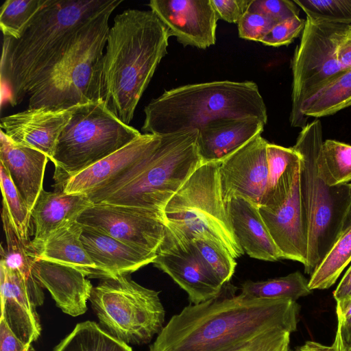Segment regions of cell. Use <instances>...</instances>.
<instances>
[{
	"mask_svg": "<svg viewBox=\"0 0 351 351\" xmlns=\"http://www.w3.org/2000/svg\"><path fill=\"white\" fill-rule=\"evenodd\" d=\"M350 191H351V183H350ZM350 228H351V201H350L349 210H348V214L346 215V221L344 223L343 232H345L346 230H348Z\"/></svg>",
	"mask_w": 351,
	"mask_h": 351,
	"instance_id": "cell-47",
	"label": "cell"
},
{
	"mask_svg": "<svg viewBox=\"0 0 351 351\" xmlns=\"http://www.w3.org/2000/svg\"><path fill=\"white\" fill-rule=\"evenodd\" d=\"M25 351H36L33 346L30 344Z\"/></svg>",
	"mask_w": 351,
	"mask_h": 351,
	"instance_id": "cell-50",
	"label": "cell"
},
{
	"mask_svg": "<svg viewBox=\"0 0 351 351\" xmlns=\"http://www.w3.org/2000/svg\"><path fill=\"white\" fill-rule=\"evenodd\" d=\"M160 141V135L142 134L121 149L73 176L63 192L86 194L93 204H100L143 171Z\"/></svg>",
	"mask_w": 351,
	"mask_h": 351,
	"instance_id": "cell-12",
	"label": "cell"
},
{
	"mask_svg": "<svg viewBox=\"0 0 351 351\" xmlns=\"http://www.w3.org/2000/svg\"><path fill=\"white\" fill-rule=\"evenodd\" d=\"M1 219L6 247H1L0 264L9 269L19 271L27 280H35L32 273L35 258L30 252L29 245L20 239L3 206Z\"/></svg>",
	"mask_w": 351,
	"mask_h": 351,
	"instance_id": "cell-32",
	"label": "cell"
},
{
	"mask_svg": "<svg viewBox=\"0 0 351 351\" xmlns=\"http://www.w3.org/2000/svg\"><path fill=\"white\" fill-rule=\"evenodd\" d=\"M267 143L258 134L219 164V180L225 204L234 197H241L258 206L261 205L268 180Z\"/></svg>",
	"mask_w": 351,
	"mask_h": 351,
	"instance_id": "cell-15",
	"label": "cell"
},
{
	"mask_svg": "<svg viewBox=\"0 0 351 351\" xmlns=\"http://www.w3.org/2000/svg\"><path fill=\"white\" fill-rule=\"evenodd\" d=\"M153 264L186 291L191 304L215 298L223 289V285L206 267L193 241L176 235L166 226Z\"/></svg>",
	"mask_w": 351,
	"mask_h": 351,
	"instance_id": "cell-14",
	"label": "cell"
},
{
	"mask_svg": "<svg viewBox=\"0 0 351 351\" xmlns=\"http://www.w3.org/2000/svg\"><path fill=\"white\" fill-rule=\"evenodd\" d=\"M351 262V228L342 233L308 280V287L327 289Z\"/></svg>",
	"mask_w": 351,
	"mask_h": 351,
	"instance_id": "cell-30",
	"label": "cell"
},
{
	"mask_svg": "<svg viewBox=\"0 0 351 351\" xmlns=\"http://www.w3.org/2000/svg\"><path fill=\"white\" fill-rule=\"evenodd\" d=\"M292 332L288 330L270 332L245 342L228 351H276L285 343L290 341Z\"/></svg>",
	"mask_w": 351,
	"mask_h": 351,
	"instance_id": "cell-41",
	"label": "cell"
},
{
	"mask_svg": "<svg viewBox=\"0 0 351 351\" xmlns=\"http://www.w3.org/2000/svg\"><path fill=\"white\" fill-rule=\"evenodd\" d=\"M350 297H351V265L333 292V298L336 302Z\"/></svg>",
	"mask_w": 351,
	"mask_h": 351,
	"instance_id": "cell-46",
	"label": "cell"
},
{
	"mask_svg": "<svg viewBox=\"0 0 351 351\" xmlns=\"http://www.w3.org/2000/svg\"><path fill=\"white\" fill-rule=\"evenodd\" d=\"M252 0H210L219 19L238 23Z\"/></svg>",
	"mask_w": 351,
	"mask_h": 351,
	"instance_id": "cell-42",
	"label": "cell"
},
{
	"mask_svg": "<svg viewBox=\"0 0 351 351\" xmlns=\"http://www.w3.org/2000/svg\"><path fill=\"white\" fill-rule=\"evenodd\" d=\"M93 205L86 194L43 189L31 210L34 230L29 250L33 256L53 233L77 221Z\"/></svg>",
	"mask_w": 351,
	"mask_h": 351,
	"instance_id": "cell-23",
	"label": "cell"
},
{
	"mask_svg": "<svg viewBox=\"0 0 351 351\" xmlns=\"http://www.w3.org/2000/svg\"><path fill=\"white\" fill-rule=\"evenodd\" d=\"M248 12L266 16L277 23L299 16L300 9L294 1L252 0Z\"/></svg>",
	"mask_w": 351,
	"mask_h": 351,
	"instance_id": "cell-39",
	"label": "cell"
},
{
	"mask_svg": "<svg viewBox=\"0 0 351 351\" xmlns=\"http://www.w3.org/2000/svg\"><path fill=\"white\" fill-rule=\"evenodd\" d=\"M225 204L232 230L244 252L265 261L282 259L258 206L241 197H234Z\"/></svg>",
	"mask_w": 351,
	"mask_h": 351,
	"instance_id": "cell-24",
	"label": "cell"
},
{
	"mask_svg": "<svg viewBox=\"0 0 351 351\" xmlns=\"http://www.w3.org/2000/svg\"><path fill=\"white\" fill-rule=\"evenodd\" d=\"M0 134V162L31 211L43 189L49 158L39 150L14 143L1 130Z\"/></svg>",
	"mask_w": 351,
	"mask_h": 351,
	"instance_id": "cell-25",
	"label": "cell"
},
{
	"mask_svg": "<svg viewBox=\"0 0 351 351\" xmlns=\"http://www.w3.org/2000/svg\"><path fill=\"white\" fill-rule=\"evenodd\" d=\"M337 317V326L335 340L330 346H325L319 343L307 341L303 345L297 347L294 351H351L347 344L342 329L341 320Z\"/></svg>",
	"mask_w": 351,
	"mask_h": 351,
	"instance_id": "cell-43",
	"label": "cell"
},
{
	"mask_svg": "<svg viewBox=\"0 0 351 351\" xmlns=\"http://www.w3.org/2000/svg\"><path fill=\"white\" fill-rule=\"evenodd\" d=\"M208 269L222 284L229 282L237 263L235 258L219 243L206 239L193 241Z\"/></svg>",
	"mask_w": 351,
	"mask_h": 351,
	"instance_id": "cell-35",
	"label": "cell"
},
{
	"mask_svg": "<svg viewBox=\"0 0 351 351\" xmlns=\"http://www.w3.org/2000/svg\"><path fill=\"white\" fill-rule=\"evenodd\" d=\"M305 23L299 16L289 18L276 23L260 42L272 47L288 45L302 34Z\"/></svg>",
	"mask_w": 351,
	"mask_h": 351,
	"instance_id": "cell-38",
	"label": "cell"
},
{
	"mask_svg": "<svg viewBox=\"0 0 351 351\" xmlns=\"http://www.w3.org/2000/svg\"><path fill=\"white\" fill-rule=\"evenodd\" d=\"M337 56L344 69L351 68V25L347 26L341 38Z\"/></svg>",
	"mask_w": 351,
	"mask_h": 351,
	"instance_id": "cell-44",
	"label": "cell"
},
{
	"mask_svg": "<svg viewBox=\"0 0 351 351\" xmlns=\"http://www.w3.org/2000/svg\"><path fill=\"white\" fill-rule=\"evenodd\" d=\"M289 343H290V341L285 343L284 345H282L281 347H280L276 351H289Z\"/></svg>",
	"mask_w": 351,
	"mask_h": 351,
	"instance_id": "cell-49",
	"label": "cell"
},
{
	"mask_svg": "<svg viewBox=\"0 0 351 351\" xmlns=\"http://www.w3.org/2000/svg\"><path fill=\"white\" fill-rule=\"evenodd\" d=\"M348 25L306 16V23L291 60L292 90L290 124L304 128L302 103L328 81L346 69L338 60L341 38Z\"/></svg>",
	"mask_w": 351,
	"mask_h": 351,
	"instance_id": "cell-11",
	"label": "cell"
},
{
	"mask_svg": "<svg viewBox=\"0 0 351 351\" xmlns=\"http://www.w3.org/2000/svg\"><path fill=\"white\" fill-rule=\"evenodd\" d=\"M337 317H339L342 323L343 330L351 327V297L344 298L337 302Z\"/></svg>",
	"mask_w": 351,
	"mask_h": 351,
	"instance_id": "cell-45",
	"label": "cell"
},
{
	"mask_svg": "<svg viewBox=\"0 0 351 351\" xmlns=\"http://www.w3.org/2000/svg\"><path fill=\"white\" fill-rule=\"evenodd\" d=\"M77 221L154 254H156L165 234L162 215L132 206L93 204L80 215Z\"/></svg>",
	"mask_w": 351,
	"mask_h": 351,
	"instance_id": "cell-13",
	"label": "cell"
},
{
	"mask_svg": "<svg viewBox=\"0 0 351 351\" xmlns=\"http://www.w3.org/2000/svg\"><path fill=\"white\" fill-rule=\"evenodd\" d=\"M261 215L282 259L306 263L308 235L300 189V174L285 202L278 208L259 206Z\"/></svg>",
	"mask_w": 351,
	"mask_h": 351,
	"instance_id": "cell-18",
	"label": "cell"
},
{
	"mask_svg": "<svg viewBox=\"0 0 351 351\" xmlns=\"http://www.w3.org/2000/svg\"><path fill=\"white\" fill-rule=\"evenodd\" d=\"M149 7L182 45L206 49L215 44L219 19L210 0H152Z\"/></svg>",
	"mask_w": 351,
	"mask_h": 351,
	"instance_id": "cell-16",
	"label": "cell"
},
{
	"mask_svg": "<svg viewBox=\"0 0 351 351\" xmlns=\"http://www.w3.org/2000/svg\"><path fill=\"white\" fill-rule=\"evenodd\" d=\"M73 108H27L1 119V130L14 143L46 154L51 160L58 137L71 117Z\"/></svg>",
	"mask_w": 351,
	"mask_h": 351,
	"instance_id": "cell-19",
	"label": "cell"
},
{
	"mask_svg": "<svg viewBox=\"0 0 351 351\" xmlns=\"http://www.w3.org/2000/svg\"><path fill=\"white\" fill-rule=\"evenodd\" d=\"M32 273L42 288L47 289L64 313L76 317L87 310L93 285L81 271L62 264L35 259Z\"/></svg>",
	"mask_w": 351,
	"mask_h": 351,
	"instance_id": "cell-22",
	"label": "cell"
},
{
	"mask_svg": "<svg viewBox=\"0 0 351 351\" xmlns=\"http://www.w3.org/2000/svg\"><path fill=\"white\" fill-rule=\"evenodd\" d=\"M276 23L266 16L247 11L237 23L239 36L245 40L260 42Z\"/></svg>",
	"mask_w": 351,
	"mask_h": 351,
	"instance_id": "cell-40",
	"label": "cell"
},
{
	"mask_svg": "<svg viewBox=\"0 0 351 351\" xmlns=\"http://www.w3.org/2000/svg\"><path fill=\"white\" fill-rule=\"evenodd\" d=\"M351 106V68L346 69L328 81L301 105L300 112L307 121L332 115Z\"/></svg>",
	"mask_w": 351,
	"mask_h": 351,
	"instance_id": "cell-27",
	"label": "cell"
},
{
	"mask_svg": "<svg viewBox=\"0 0 351 351\" xmlns=\"http://www.w3.org/2000/svg\"><path fill=\"white\" fill-rule=\"evenodd\" d=\"M294 2L306 16L351 25V0H294Z\"/></svg>",
	"mask_w": 351,
	"mask_h": 351,
	"instance_id": "cell-36",
	"label": "cell"
},
{
	"mask_svg": "<svg viewBox=\"0 0 351 351\" xmlns=\"http://www.w3.org/2000/svg\"><path fill=\"white\" fill-rule=\"evenodd\" d=\"M112 0H46L18 38L3 36L1 81L15 106L53 69L81 27Z\"/></svg>",
	"mask_w": 351,
	"mask_h": 351,
	"instance_id": "cell-2",
	"label": "cell"
},
{
	"mask_svg": "<svg viewBox=\"0 0 351 351\" xmlns=\"http://www.w3.org/2000/svg\"><path fill=\"white\" fill-rule=\"evenodd\" d=\"M142 134L117 118L101 100L73 107L51 162L56 191L73 176L121 149Z\"/></svg>",
	"mask_w": 351,
	"mask_h": 351,
	"instance_id": "cell-7",
	"label": "cell"
},
{
	"mask_svg": "<svg viewBox=\"0 0 351 351\" xmlns=\"http://www.w3.org/2000/svg\"><path fill=\"white\" fill-rule=\"evenodd\" d=\"M0 182L2 204L20 239L30 244L31 211L16 188L6 167L0 162Z\"/></svg>",
	"mask_w": 351,
	"mask_h": 351,
	"instance_id": "cell-31",
	"label": "cell"
},
{
	"mask_svg": "<svg viewBox=\"0 0 351 351\" xmlns=\"http://www.w3.org/2000/svg\"><path fill=\"white\" fill-rule=\"evenodd\" d=\"M219 164L205 163L197 168L166 205L165 226L190 241H214L236 259L244 251L234 234L222 197Z\"/></svg>",
	"mask_w": 351,
	"mask_h": 351,
	"instance_id": "cell-8",
	"label": "cell"
},
{
	"mask_svg": "<svg viewBox=\"0 0 351 351\" xmlns=\"http://www.w3.org/2000/svg\"><path fill=\"white\" fill-rule=\"evenodd\" d=\"M1 319L23 343L37 340L41 326L36 307L44 302L42 287L35 280H27L18 271L0 264Z\"/></svg>",
	"mask_w": 351,
	"mask_h": 351,
	"instance_id": "cell-17",
	"label": "cell"
},
{
	"mask_svg": "<svg viewBox=\"0 0 351 351\" xmlns=\"http://www.w3.org/2000/svg\"><path fill=\"white\" fill-rule=\"evenodd\" d=\"M197 137V129L160 134L143 171L100 204L143 208L164 217L167 203L202 164Z\"/></svg>",
	"mask_w": 351,
	"mask_h": 351,
	"instance_id": "cell-9",
	"label": "cell"
},
{
	"mask_svg": "<svg viewBox=\"0 0 351 351\" xmlns=\"http://www.w3.org/2000/svg\"><path fill=\"white\" fill-rule=\"evenodd\" d=\"M89 300L101 327L127 344L148 343L165 326L159 292L130 275L102 279L93 287Z\"/></svg>",
	"mask_w": 351,
	"mask_h": 351,
	"instance_id": "cell-10",
	"label": "cell"
},
{
	"mask_svg": "<svg viewBox=\"0 0 351 351\" xmlns=\"http://www.w3.org/2000/svg\"><path fill=\"white\" fill-rule=\"evenodd\" d=\"M343 333L347 344L351 348V327L346 330H343Z\"/></svg>",
	"mask_w": 351,
	"mask_h": 351,
	"instance_id": "cell-48",
	"label": "cell"
},
{
	"mask_svg": "<svg viewBox=\"0 0 351 351\" xmlns=\"http://www.w3.org/2000/svg\"><path fill=\"white\" fill-rule=\"evenodd\" d=\"M265 123L256 117H223L198 130L197 149L202 163L219 162L258 134Z\"/></svg>",
	"mask_w": 351,
	"mask_h": 351,
	"instance_id": "cell-21",
	"label": "cell"
},
{
	"mask_svg": "<svg viewBox=\"0 0 351 351\" xmlns=\"http://www.w3.org/2000/svg\"><path fill=\"white\" fill-rule=\"evenodd\" d=\"M266 156L268 167V180L267 189L263 198L269 195L274 189L288 165L293 160L300 158L299 154L293 147H285L269 143L267 145Z\"/></svg>",
	"mask_w": 351,
	"mask_h": 351,
	"instance_id": "cell-37",
	"label": "cell"
},
{
	"mask_svg": "<svg viewBox=\"0 0 351 351\" xmlns=\"http://www.w3.org/2000/svg\"><path fill=\"white\" fill-rule=\"evenodd\" d=\"M234 288L228 282L215 298L185 306L147 351H228L270 332L297 330V302L252 298Z\"/></svg>",
	"mask_w": 351,
	"mask_h": 351,
	"instance_id": "cell-1",
	"label": "cell"
},
{
	"mask_svg": "<svg viewBox=\"0 0 351 351\" xmlns=\"http://www.w3.org/2000/svg\"><path fill=\"white\" fill-rule=\"evenodd\" d=\"M83 226L81 240L96 266L97 278L130 275L153 263L156 254L123 243L93 228Z\"/></svg>",
	"mask_w": 351,
	"mask_h": 351,
	"instance_id": "cell-20",
	"label": "cell"
},
{
	"mask_svg": "<svg viewBox=\"0 0 351 351\" xmlns=\"http://www.w3.org/2000/svg\"><path fill=\"white\" fill-rule=\"evenodd\" d=\"M46 0H7L1 7L0 27L5 37L18 38Z\"/></svg>",
	"mask_w": 351,
	"mask_h": 351,
	"instance_id": "cell-34",
	"label": "cell"
},
{
	"mask_svg": "<svg viewBox=\"0 0 351 351\" xmlns=\"http://www.w3.org/2000/svg\"><path fill=\"white\" fill-rule=\"evenodd\" d=\"M144 134H165L198 129L223 117H256L265 124L267 108L252 81H213L165 90L144 108Z\"/></svg>",
	"mask_w": 351,
	"mask_h": 351,
	"instance_id": "cell-4",
	"label": "cell"
},
{
	"mask_svg": "<svg viewBox=\"0 0 351 351\" xmlns=\"http://www.w3.org/2000/svg\"><path fill=\"white\" fill-rule=\"evenodd\" d=\"M53 351H133L95 322L77 324Z\"/></svg>",
	"mask_w": 351,
	"mask_h": 351,
	"instance_id": "cell-28",
	"label": "cell"
},
{
	"mask_svg": "<svg viewBox=\"0 0 351 351\" xmlns=\"http://www.w3.org/2000/svg\"><path fill=\"white\" fill-rule=\"evenodd\" d=\"M82 230V225L77 221L59 229L34 254L35 259L69 266L86 277L97 278L96 266L81 240Z\"/></svg>",
	"mask_w": 351,
	"mask_h": 351,
	"instance_id": "cell-26",
	"label": "cell"
},
{
	"mask_svg": "<svg viewBox=\"0 0 351 351\" xmlns=\"http://www.w3.org/2000/svg\"><path fill=\"white\" fill-rule=\"evenodd\" d=\"M241 290V293L252 298L290 299L295 302L312 293L308 280L300 271L266 280H247L242 284Z\"/></svg>",
	"mask_w": 351,
	"mask_h": 351,
	"instance_id": "cell-29",
	"label": "cell"
},
{
	"mask_svg": "<svg viewBox=\"0 0 351 351\" xmlns=\"http://www.w3.org/2000/svg\"><path fill=\"white\" fill-rule=\"evenodd\" d=\"M322 126L307 123L292 147L300 156V189L304 210L308 252L304 272L311 275L343 232L350 201V184L329 185L322 171Z\"/></svg>",
	"mask_w": 351,
	"mask_h": 351,
	"instance_id": "cell-5",
	"label": "cell"
},
{
	"mask_svg": "<svg viewBox=\"0 0 351 351\" xmlns=\"http://www.w3.org/2000/svg\"><path fill=\"white\" fill-rule=\"evenodd\" d=\"M321 168L329 185L349 183L351 181V145L336 140L324 141Z\"/></svg>",
	"mask_w": 351,
	"mask_h": 351,
	"instance_id": "cell-33",
	"label": "cell"
},
{
	"mask_svg": "<svg viewBox=\"0 0 351 351\" xmlns=\"http://www.w3.org/2000/svg\"><path fill=\"white\" fill-rule=\"evenodd\" d=\"M170 35L150 10L128 9L114 18L104 53L100 100L129 125L144 91L167 53Z\"/></svg>",
	"mask_w": 351,
	"mask_h": 351,
	"instance_id": "cell-3",
	"label": "cell"
},
{
	"mask_svg": "<svg viewBox=\"0 0 351 351\" xmlns=\"http://www.w3.org/2000/svg\"><path fill=\"white\" fill-rule=\"evenodd\" d=\"M123 0H112L80 29L64 56L28 94V108L69 109L100 100L109 19Z\"/></svg>",
	"mask_w": 351,
	"mask_h": 351,
	"instance_id": "cell-6",
	"label": "cell"
}]
</instances>
